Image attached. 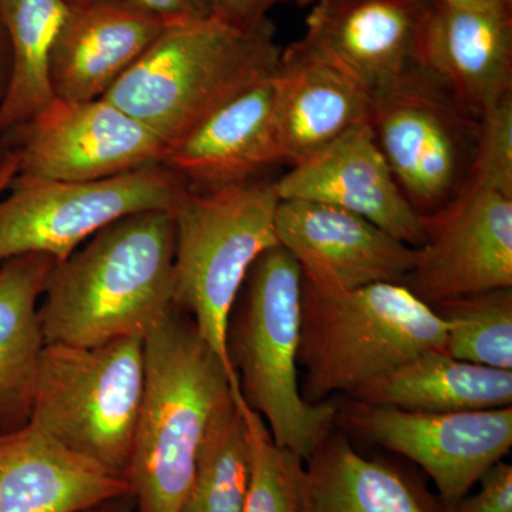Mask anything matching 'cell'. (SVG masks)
<instances>
[{
    "instance_id": "obj_1",
    "label": "cell",
    "mask_w": 512,
    "mask_h": 512,
    "mask_svg": "<svg viewBox=\"0 0 512 512\" xmlns=\"http://www.w3.org/2000/svg\"><path fill=\"white\" fill-rule=\"evenodd\" d=\"M174 309V221L156 210L107 225L55 264L39 318L46 345L90 348L144 339Z\"/></svg>"
},
{
    "instance_id": "obj_2",
    "label": "cell",
    "mask_w": 512,
    "mask_h": 512,
    "mask_svg": "<svg viewBox=\"0 0 512 512\" xmlns=\"http://www.w3.org/2000/svg\"><path fill=\"white\" fill-rule=\"evenodd\" d=\"M143 402L127 480L137 512H178L212 420L234 400L227 370L184 312L144 338Z\"/></svg>"
},
{
    "instance_id": "obj_3",
    "label": "cell",
    "mask_w": 512,
    "mask_h": 512,
    "mask_svg": "<svg viewBox=\"0 0 512 512\" xmlns=\"http://www.w3.org/2000/svg\"><path fill=\"white\" fill-rule=\"evenodd\" d=\"M281 53L269 18L251 28L212 16L178 23L101 99L140 121L168 148L222 104L271 76Z\"/></svg>"
},
{
    "instance_id": "obj_4",
    "label": "cell",
    "mask_w": 512,
    "mask_h": 512,
    "mask_svg": "<svg viewBox=\"0 0 512 512\" xmlns=\"http://www.w3.org/2000/svg\"><path fill=\"white\" fill-rule=\"evenodd\" d=\"M303 275L278 245L249 269L229 316L227 349L242 397L265 421L276 446L303 461L335 429L342 402L309 403L299 382Z\"/></svg>"
},
{
    "instance_id": "obj_5",
    "label": "cell",
    "mask_w": 512,
    "mask_h": 512,
    "mask_svg": "<svg viewBox=\"0 0 512 512\" xmlns=\"http://www.w3.org/2000/svg\"><path fill=\"white\" fill-rule=\"evenodd\" d=\"M446 322L406 285L318 292L303 282L298 367L309 403L350 399L424 350H444Z\"/></svg>"
},
{
    "instance_id": "obj_6",
    "label": "cell",
    "mask_w": 512,
    "mask_h": 512,
    "mask_svg": "<svg viewBox=\"0 0 512 512\" xmlns=\"http://www.w3.org/2000/svg\"><path fill=\"white\" fill-rule=\"evenodd\" d=\"M274 181H252L214 191L178 192L170 212L175 229V308L194 320L220 357L242 397L229 360V316L251 266L278 247Z\"/></svg>"
},
{
    "instance_id": "obj_7",
    "label": "cell",
    "mask_w": 512,
    "mask_h": 512,
    "mask_svg": "<svg viewBox=\"0 0 512 512\" xmlns=\"http://www.w3.org/2000/svg\"><path fill=\"white\" fill-rule=\"evenodd\" d=\"M144 339L55 345L40 356L29 421L63 446L127 477L143 402Z\"/></svg>"
},
{
    "instance_id": "obj_8",
    "label": "cell",
    "mask_w": 512,
    "mask_h": 512,
    "mask_svg": "<svg viewBox=\"0 0 512 512\" xmlns=\"http://www.w3.org/2000/svg\"><path fill=\"white\" fill-rule=\"evenodd\" d=\"M367 123L423 220L440 217L473 187L480 119L423 66L373 94Z\"/></svg>"
},
{
    "instance_id": "obj_9",
    "label": "cell",
    "mask_w": 512,
    "mask_h": 512,
    "mask_svg": "<svg viewBox=\"0 0 512 512\" xmlns=\"http://www.w3.org/2000/svg\"><path fill=\"white\" fill-rule=\"evenodd\" d=\"M183 180L163 163L99 181L13 177L0 195V264L45 254L56 264L87 239L136 212L170 210Z\"/></svg>"
},
{
    "instance_id": "obj_10",
    "label": "cell",
    "mask_w": 512,
    "mask_h": 512,
    "mask_svg": "<svg viewBox=\"0 0 512 512\" xmlns=\"http://www.w3.org/2000/svg\"><path fill=\"white\" fill-rule=\"evenodd\" d=\"M18 160L16 177L99 181L161 164L167 146L106 99L52 103L3 136Z\"/></svg>"
},
{
    "instance_id": "obj_11",
    "label": "cell",
    "mask_w": 512,
    "mask_h": 512,
    "mask_svg": "<svg viewBox=\"0 0 512 512\" xmlns=\"http://www.w3.org/2000/svg\"><path fill=\"white\" fill-rule=\"evenodd\" d=\"M338 420L363 439L419 464L446 507L470 493L512 447V407L474 412H410L350 400Z\"/></svg>"
},
{
    "instance_id": "obj_12",
    "label": "cell",
    "mask_w": 512,
    "mask_h": 512,
    "mask_svg": "<svg viewBox=\"0 0 512 512\" xmlns=\"http://www.w3.org/2000/svg\"><path fill=\"white\" fill-rule=\"evenodd\" d=\"M426 241L403 285L427 305L512 288V197L471 187L456 205L426 221Z\"/></svg>"
},
{
    "instance_id": "obj_13",
    "label": "cell",
    "mask_w": 512,
    "mask_h": 512,
    "mask_svg": "<svg viewBox=\"0 0 512 512\" xmlns=\"http://www.w3.org/2000/svg\"><path fill=\"white\" fill-rule=\"evenodd\" d=\"M276 235L318 292H345L392 282L404 284L416 248L353 212L332 205L279 200Z\"/></svg>"
},
{
    "instance_id": "obj_14",
    "label": "cell",
    "mask_w": 512,
    "mask_h": 512,
    "mask_svg": "<svg viewBox=\"0 0 512 512\" xmlns=\"http://www.w3.org/2000/svg\"><path fill=\"white\" fill-rule=\"evenodd\" d=\"M303 42L370 97L421 66L431 0H313Z\"/></svg>"
},
{
    "instance_id": "obj_15",
    "label": "cell",
    "mask_w": 512,
    "mask_h": 512,
    "mask_svg": "<svg viewBox=\"0 0 512 512\" xmlns=\"http://www.w3.org/2000/svg\"><path fill=\"white\" fill-rule=\"evenodd\" d=\"M274 188L279 200L319 202L360 215L410 247L426 241V220L404 197L367 121L291 165Z\"/></svg>"
},
{
    "instance_id": "obj_16",
    "label": "cell",
    "mask_w": 512,
    "mask_h": 512,
    "mask_svg": "<svg viewBox=\"0 0 512 512\" xmlns=\"http://www.w3.org/2000/svg\"><path fill=\"white\" fill-rule=\"evenodd\" d=\"M275 73V72H274ZM274 73L222 104L167 148L165 167L192 191L264 180L286 164L276 117Z\"/></svg>"
},
{
    "instance_id": "obj_17",
    "label": "cell",
    "mask_w": 512,
    "mask_h": 512,
    "mask_svg": "<svg viewBox=\"0 0 512 512\" xmlns=\"http://www.w3.org/2000/svg\"><path fill=\"white\" fill-rule=\"evenodd\" d=\"M131 497L126 476L26 421L0 433V512H90Z\"/></svg>"
},
{
    "instance_id": "obj_18",
    "label": "cell",
    "mask_w": 512,
    "mask_h": 512,
    "mask_svg": "<svg viewBox=\"0 0 512 512\" xmlns=\"http://www.w3.org/2000/svg\"><path fill=\"white\" fill-rule=\"evenodd\" d=\"M421 66L481 119L512 94V6L431 0L421 40Z\"/></svg>"
},
{
    "instance_id": "obj_19",
    "label": "cell",
    "mask_w": 512,
    "mask_h": 512,
    "mask_svg": "<svg viewBox=\"0 0 512 512\" xmlns=\"http://www.w3.org/2000/svg\"><path fill=\"white\" fill-rule=\"evenodd\" d=\"M67 6L49 56L53 97L67 103L101 99L171 26L117 6Z\"/></svg>"
},
{
    "instance_id": "obj_20",
    "label": "cell",
    "mask_w": 512,
    "mask_h": 512,
    "mask_svg": "<svg viewBox=\"0 0 512 512\" xmlns=\"http://www.w3.org/2000/svg\"><path fill=\"white\" fill-rule=\"evenodd\" d=\"M274 83L286 164L318 153L369 119L370 94L302 39L282 49Z\"/></svg>"
},
{
    "instance_id": "obj_21",
    "label": "cell",
    "mask_w": 512,
    "mask_h": 512,
    "mask_svg": "<svg viewBox=\"0 0 512 512\" xmlns=\"http://www.w3.org/2000/svg\"><path fill=\"white\" fill-rule=\"evenodd\" d=\"M55 264L45 254L13 256L0 264V433L29 420L46 346L39 299Z\"/></svg>"
},
{
    "instance_id": "obj_22",
    "label": "cell",
    "mask_w": 512,
    "mask_h": 512,
    "mask_svg": "<svg viewBox=\"0 0 512 512\" xmlns=\"http://www.w3.org/2000/svg\"><path fill=\"white\" fill-rule=\"evenodd\" d=\"M301 512H436L429 497L390 464L357 453L330 433L303 461Z\"/></svg>"
},
{
    "instance_id": "obj_23",
    "label": "cell",
    "mask_w": 512,
    "mask_h": 512,
    "mask_svg": "<svg viewBox=\"0 0 512 512\" xmlns=\"http://www.w3.org/2000/svg\"><path fill=\"white\" fill-rule=\"evenodd\" d=\"M350 400L424 413L500 409L512 403V370L424 350Z\"/></svg>"
},
{
    "instance_id": "obj_24",
    "label": "cell",
    "mask_w": 512,
    "mask_h": 512,
    "mask_svg": "<svg viewBox=\"0 0 512 512\" xmlns=\"http://www.w3.org/2000/svg\"><path fill=\"white\" fill-rule=\"evenodd\" d=\"M66 0H0V23L13 53V76L0 106V136L52 103L49 56L67 13Z\"/></svg>"
},
{
    "instance_id": "obj_25",
    "label": "cell",
    "mask_w": 512,
    "mask_h": 512,
    "mask_svg": "<svg viewBox=\"0 0 512 512\" xmlns=\"http://www.w3.org/2000/svg\"><path fill=\"white\" fill-rule=\"evenodd\" d=\"M242 399L229 402L212 420L178 512H242L249 483V440L239 404Z\"/></svg>"
},
{
    "instance_id": "obj_26",
    "label": "cell",
    "mask_w": 512,
    "mask_h": 512,
    "mask_svg": "<svg viewBox=\"0 0 512 512\" xmlns=\"http://www.w3.org/2000/svg\"><path fill=\"white\" fill-rule=\"evenodd\" d=\"M446 322L444 352L476 365L512 370V288L431 305Z\"/></svg>"
},
{
    "instance_id": "obj_27",
    "label": "cell",
    "mask_w": 512,
    "mask_h": 512,
    "mask_svg": "<svg viewBox=\"0 0 512 512\" xmlns=\"http://www.w3.org/2000/svg\"><path fill=\"white\" fill-rule=\"evenodd\" d=\"M239 404L249 440V483L242 512H301L302 458L276 446L262 417L244 399Z\"/></svg>"
},
{
    "instance_id": "obj_28",
    "label": "cell",
    "mask_w": 512,
    "mask_h": 512,
    "mask_svg": "<svg viewBox=\"0 0 512 512\" xmlns=\"http://www.w3.org/2000/svg\"><path fill=\"white\" fill-rule=\"evenodd\" d=\"M473 187L512 197V94L481 116Z\"/></svg>"
},
{
    "instance_id": "obj_29",
    "label": "cell",
    "mask_w": 512,
    "mask_h": 512,
    "mask_svg": "<svg viewBox=\"0 0 512 512\" xmlns=\"http://www.w3.org/2000/svg\"><path fill=\"white\" fill-rule=\"evenodd\" d=\"M480 488L466 495L447 512H512V466L498 461L478 480Z\"/></svg>"
},
{
    "instance_id": "obj_30",
    "label": "cell",
    "mask_w": 512,
    "mask_h": 512,
    "mask_svg": "<svg viewBox=\"0 0 512 512\" xmlns=\"http://www.w3.org/2000/svg\"><path fill=\"white\" fill-rule=\"evenodd\" d=\"M67 5L79 3H97L133 10L141 15L151 16L168 23L195 22L211 18V0H66Z\"/></svg>"
},
{
    "instance_id": "obj_31",
    "label": "cell",
    "mask_w": 512,
    "mask_h": 512,
    "mask_svg": "<svg viewBox=\"0 0 512 512\" xmlns=\"http://www.w3.org/2000/svg\"><path fill=\"white\" fill-rule=\"evenodd\" d=\"M303 0H211L212 18L235 28H251L268 19L269 10L281 3Z\"/></svg>"
},
{
    "instance_id": "obj_32",
    "label": "cell",
    "mask_w": 512,
    "mask_h": 512,
    "mask_svg": "<svg viewBox=\"0 0 512 512\" xmlns=\"http://www.w3.org/2000/svg\"><path fill=\"white\" fill-rule=\"evenodd\" d=\"M13 76V53L9 37L0 23V106L8 96Z\"/></svg>"
},
{
    "instance_id": "obj_33",
    "label": "cell",
    "mask_w": 512,
    "mask_h": 512,
    "mask_svg": "<svg viewBox=\"0 0 512 512\" xmlns=\"http://www.w3.org/2000/svg\"><path fill=\"white\" fill-rule=\"evenodd\" d=\"M313 0H303L302 6L311 5ZM453 5L467 6H512V0H440Z\"/></svg>"
},
{
    "instance_id": "obj_34",
    "label": "cell",
    "mask_w": 512,
    "mask_h": 512,
    "mask_svg": "<svg viewBox=\"0 0 512 512\" xmlns=\"http://www.w3.org/2000/svg\"><path fill=\"white\" fill-rule=\"evenodd\" d=\"M13 160H15V153H13L12 147L9 146L8 140H6L5 137L0 136V173H2Z\"/></svg>"
},
{
    "instance_id": "obj_35",
    "label": "cell",
    "mask_w": 512,
    "mask_h": 512,
    "mask_svg": "<svg viewBox=\"0 0 512 512\" xmlns=\"http://www.w3.org/2000/svg\"><path fill=\"white\" fill-rule=\"evenodd\" d=\"M16 171H18V160H16L15 156V160H13L12 163H10L8 167L0 173V195L8 190L10 181L15 177Z\"/></svg>"
},
{
    "instance_id": "obj_36",
    "label": "cell",
    "mask_w": 512,
    "mask_h": 512,
    "mask_svg": "<svg viewBox=\"0 0 512 512\" xmlns=\"http://www.w3.org/2000/svg\"><path fill=\"white\" fill-rule=\"evenodd\" d=\"M110 512H131L127 508H117V510H111Z\"/></svg>"
}]
</instances>
